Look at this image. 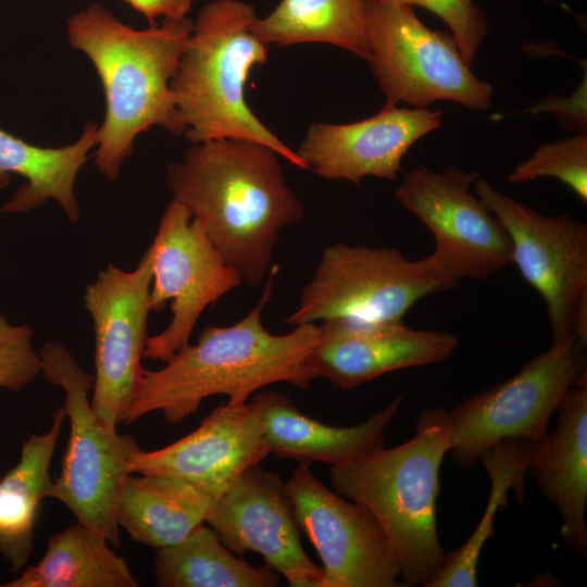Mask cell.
<instances>
[{"mask_svg": "<svg viewBox=\"0 0 587 587\" xmlns=\"http://www.w3.org/2000/svg\"><path fill=\"white\" fill-rule=\"evenodd\" d=\"M365 0H280L265 17H257L252 33L265 45L287 47L333 45L365 60L370 58Z\"/></svg>", "mask_w": 587, "mask_h": 587, "instance_id": "cell-25", "label": "cell"}, {"mask_svg": "<svg viewBox=\"0 0 587 587\" xmlns=\"http://www.w3.org/2000/svg\"><path fill=\"white\" fill-rule=\"evenodd\" d=\"M422 7L438 15L449 27L459 51L467 65L480 48L488 32L487 20L473 0H383Z\"/></svg>", "mask_w": 587, "mask_h": 587, "instance_id": "cell-30", "label": "cell"}, {"mask_svg": "<svg viewBox=\"0 0 587 587\" xmlns=\"http://www.w3.org/2000/svg\"><path fill=\"white\" fill-rule=\"evenodd\" d=\"M441 120L439 110L385 102L376 114L358 122L312 123L296 152L308 170L326 179L359 186L367 176L396 180L404 154Z\"/></svg>", "mask_w": 587, "mask_h": 587, "instance_id": "cell-16", "label": "cell"}, {"mask_svg": "<svg viewBox=\"0 0 587 587\" xmlns=\"http://www.w3.org/2000/svg\"><path fill=\"white\" fill-rule=\"evenodd\" d=\"M215 499L172 476L130 474L118 494L115 517L136 541L160 549L188 536L207 515Z\"/></svg>", "mask_w": 587, "mask_h": 587, "instance_id": "cell-23", "label": "cell"}, {"mask_svg": "<svg viewBox=\"0 0 587 587\" xmlns=\"http://www.w3.org/2000/svg\"><path fill=\"white\" fill-rule=\"evenodd\" d=\"M277 271L273 265L260 300L240 321L204 327L196 344L175 352L163 367L143 369L120 423L130 424L159 411L165 421L177 424L214 395H225L227 403L239 405L271 384L308 388L315 379L309 359L317 342L319 325H298L282 335L263 325V310L272 298Z\"/></svg>", "mask_w": 587, "mask_h": 587, "instance_id": "cell-2", "label": "cell"}, {"mask_svg": "<svg viewBox=\"0 0 587 587\" xmlns=\"http://www.w3.org/2000/svg\"><path fill=\"white\" fill-rule=\"evenodd\" d=\"M98 125L87 122L80 137L60 148L39 147L8 133L0 127V188L8 184L11 174L26 182L1 208L5 213H27L57 201L67 220L80 218L75 195L78 172L89 159V151L97 146Z\"/></svg>", "mask_w": 587, "mask_h": 587, "instance_id": "cell-21", "label": "cell"}, {"mask_svg": "<svg viewBox=\"0 0 587 587\" xmlns=\"http://www.w3.org/2000/svg\"><path fill=\"white\" fill-rule=\"evenodd\" d=\"M586 347L573 335L553 341L512 377L448 411L452 461L472 470L505 439L540 440L567 389L587 379Z\"/></svg>", "mask_w": 587, "mask_h": 587, "instance_id": "cell-8", "label": "cell"}, {"mask_svg": "<svg viewBox=\"0 0 587 587\" xmlns=\"http://www.w3.org/2000/svg\"><path fill=\"white\" fill-rule=\"evenodd\" d=\"M154 580L161 587H274L279 574L236 557L204 523L180 541L157 550Z\"/></svg>", "mask_w": 587, "mask_h": 587, "instance_id": "cell-26", "label": "cell"}, {"mask_svg": "<svg viewBox=\"0 0 587 587\" xmlns=\"http://www.w3.org/2000/svg\"><path fill=\"white\" fill-rule=\"evenodd\" d=\"M479 172L450 165L444 172L411 170L395 199L430 232L434 253L460 279L485 280L512 264L507 230L471 187Z\"/></svg>", "mask_w": 587, "mask_h": 587, "instance_id": "cell-11", "label": "cell"}, {"mask_svg": "<svg viewBox=\"0 0 587 587\" xmlns=\"http://www.w3.org/2000/svg\"><path fill=\"white\" fill-rule=\"evenodd\" d=\"M143 15L151 25L160 17L163 20L183 18L191 10L195 0H123Z\"/></svg>", "mask_w": 587, "mask_h": 587, "instance_id": "cell-31", "label": "cell"}, {"mask_svg": "<svg viewBox=\"0 0 587 587\" xmlns=\"http://www.w3.org/2000/svg\"><path fill=\"white\" fill-rule=\"evenodd\" d=\"M558 426L538 440L527 474L557 509L565 549L587 555V379L567 389L558 408Z\"/></svg>", "mask_w": 587, "mask_h": 587, "instance_id": "cell-19", "label": "cell"}, {"mask_svg": "<svg viewBox=\"0 0 587 587\" xmlns=\"http://www.w3.org/2000/svg\"><path fill=\"white\" fill-rule=\"evenodd\" d=\"M583 95H586V76L584 78V83L580 84V86L577 88L576 92L569 99H555V100H548L546 99L541 103H538L536 107L533 108L534 111H552L557 114L560 123L562 125H565L564 127L571 128V129H586V111H578L573 110L572 104L575 101H578L577 99L579 97H583ZM584 98V97H583ZM586 99V98H585Z\"/></svg>", "mask_w": 587, "mask_h": 587, "instance_id": "cell-32", "label": "cell"}, {"mask_svg": "<svg viewBox=\"0 0 587 587\" xmlns=\"http://www.w3.org/2000/svg\"><path fill=\"white\" fill-rule=\"evenodd\" d=\"M279 158L255 140L222 138L191 143L166 170L172 200L252 287L267 277L283 228L303 216Z\"/></svg>", "mask_w": 587, "mask_h": 587, "instance_id": "cell-1", "label": "cell"}, {"mask_svg": "<svg viewBox=\"0 0 587 587\" xmlns=\"http://www.w3.org/2000/svg\"><path fill=\"white\" fill-rule=\"evenodd\" d=\"M108 537L76 521L48 539L38 563L4 587H137L128 563Z\"/></svg>", "mask_w": 587, "mask_h": 587, "instance_id": "cell-24", "label": "cell"}, {"mask_svg": "<svg viewBox=\"0 0 587 587\" xmlns=\"http://www.w3.org/2000/svg\"><path fill=\"white\" fill-rule=\"evenodd\" d=\"M40 371L32 326L13 324L0 313V388L20 391L32 384Z\"/></svg>", "mask_w": 587, "mask_h": 587, "instance_id": "cell-29", "label": "cell"}, {"mask_svg": "<svg viewBox=\"0 0 587 587\" xmlns=\"http://www.w3.org/2000/svg\"><path fill=\"white\" fill-rule=\"evenodd\" d=\"M66 420L63 407L50 428L23 441L17 463L0 478V554L15 575L27 565L42 500L50 498L54 479L50 465Z\"/></svg>", "mask_w": 587, "mask_h": 587, "instance_id": "cell-22", "label": "cell"}, {"mask_svg": "<svg viewBox=\"0 0 587 587\" xmlns=\"http://www.w3.org/2000/svg\"><path fill=\"white\" fill-rule=\"evenodd\" d=\"M537 441L505 439L478 457L491 487L486 508L470 537L455 550L446 553L445 563L428 587H476L478 561L486 541L494 535L496 514L508 503V492L514 490L519 502L525 498V476L533 448Z\"/></svg>", "mask_w": 587, "mask_h": 587, "instance_id": "cell-27", "label": "cell"}, {"mask_svg": "<svg viewBox=\"0 0 587 587\" xmlns=\"http://www.w3.org/2000/svg\"><path fill=\"white\" fill-rule=\"evenodd\" d=\"M414 436L394 448L330 466L340 496L366 507L382 526L402 586L428 587L446 552L437 532L439 472L449 449V416L441 407L424 409Z\"/></svg>", "mask_w": 587, "mask_h": 587, "instance_id": "cell-4", "label": "cell"}, {"mask_svg": "<svg viewBox=\"0 0 587 587\" xmlns=\"http://www.w3.org/2000/svg\"><path fill=\"white\" fill-rule=\"evenodd\" d=\"M541 177L559 179L582 201H587V135L559 139L539 146L527 160L510 173L511 184L533 182Z\"/></svg>", "mask_w": 587, "mask_h": 587, "instance_id": "cell-28", "label": "cell"}, {"mask_svg": "<svg viewBox=\"0 0 587 587\" xmlns=\"http://www.w3.org/2000/svg\"><path fill=\"white\" fill-rule=\"evenodd\" d=\"M0 586H2V585L0 584Z\"/></svg>", "mask_w": 587, "mask_h": 587, "instance_id": "cell-33", "label": "cell"}, {"mask_svg": "<svg viewBox=\"0 0 587 587\" xmlns=\"http://www.w3.org/2000/svg\"><path fill=\"white\" fill-rule=\"evenodd\" d=\"M192 25L187 16L136 29L100 3L67 20L68 42L89 58L103 86L105 115L98 126L95 164L108 179L120 177L142 132L161 126L175 136L185 134L171 80Z\"/></svg>", "mask_w": 587, "mask_h": 587, "instance_id": "cell-3", "label": "cell"}, {"mask_svg": "<svg viewBox=\"0 0 587 587\" xmlns=\"http://www.w3.org/2000/svg\"><path fill=\"white\" fill-rule=\"evenodd\" d=\"M151 254L132 271L108 264L84 292L95 333L90 403L101 424L117 432L120 416L143 371L141 358L151 312Z\"/></svg>", "mask_w": 587, "mask_h": 587, "instance_id": "cell-13", "label": "cell"}, {"mask_svg": "<svg viewBox=\"0 0 587 587\" xmlns=\"http://www.w3.org/2000/svg\"><path fill=\"white\" fill-rule=\"evenodd\" d=\"M205 523L235 554L258 552L291 587H322L323 571L303 550L289 492L279 475L250 466L211 507Z\"/></svg>", "mask_w": 587, "mask_h": 587, "instance_id": "cell-15", "label": "cell"}, {"mask_svg": "<svg viewBox=\"0 0 587 587\" xmlns=\"http://www.w3.org/2000/svg\"><path fill=\"white\" fill-rule=\"evenodd\" d=\"M475 192L511 241L512 264L542 298L552 342L572 335L587 296V224L567 214L545 215L480 177Z\"/></svg>", "mask_w": 587, "mask_h": 587, "instance_id": "cell-12", "label": "cell"}, {"mask_svg": "<svg viewBox=\"0 0 587 587\" xmlns=\"http://www.w3.org/2000/svg\"><path fill=\"white\" fill-rule=\"evenodd\" d=\"M267 454L260 410L251 400L215 408L193 432L161 449L138 448L128 460V470L183 479L216 500Z\"/></svg>", "mask_w": 587, "mask_h": 587, "instance_id": "cell-17", "label": "cell"}, {"mask_svg": "<svg viewBox=\"0 0 587 587\" xmlns=\"http://www.w3.org/2000/svg\"><path fill=\"white\" fill-rule=\"evenodd\" d=\"M401 394L365 422L332 426L307 416L285 395L262 391L251 400L261 415L263 439L268 450L299 463L341 464L364 458L385 447V432L398 414Z\"/></svg>", "mask_w": 587, "mask_h": 587, "instance_id": "cell-20", "label": "cell"}, {"mask_svg": "<svg viewBox=\"0 0 587 587\" xmlns=\"http://www.w3.org/2000/svg\"><path fill=\"white\" fill-rule=\"evenodd\" d=\"M286 487L297 524L321 559L322 587L402 586L386 535L366 507L328 489L310 463H299Z\"/></svg>", "mask_w": 587, "mask_h": 587, "instance_id": "cell-14", "label": "cell"}, {"mask_svg": "<svg viewBox=\"0 0 587 587\" xmlns=\"http://www.w3.org/2000/svg\"><path fill=\"white\" fill-rule=\"evenodd\" d=\"M459 284L434 252L413 261L396 248L337 242L322 252L285 322L298 326L329 320L398 321L421 299Z\"/></svg>", "mask_w": 587, "mask_h": 587, "instance_id": "cell-6", "label": "cell"}, {"mask_svg": "<svg viewBox=\"0 0 587 587\" xmlns=\"http://www.w3.org/2000/svg\"><path fill=\"white\" fill-rule=\"evenodd\" d=\"M364 3L367 63L386 102L427 108L451 101L472 110L491 105V85L471 71L450 34L424 25L414 7L383 0Z\"/></svg>", "mask_w": 587, "mask_h": 587, "instance_id": "cell-9", "label": "cell"}, {"mask_svg": "<svg viewBox=\"0 0 587 587\" xmlns=\"http://www.w3.org/2000/svg\"><path fill=\"white\" fill-rule=\"evenodd\" d=\"M151 254V312L171 301L172 319L159 334L147 338L143 358L167 361L189 344L203 311L242 284L207 236L201 224L171 200L148 248Z\"/></svg>", "mask_w": 587, "mask_h": 587, "instance_id": "cell-10", "label": "cell"}, {"mask_svg": "<svg viewBox=\"0 0 587 587\" xmlns=\"http://www.w3.org/2000/svg\"><path fill=\"white\" fill-rule=\"evenodd\" d=\"M252 4L213 0L204 4L171 80V90L191 142L222 138L250 139L308 170L295 150L272 133L246 102L251 70L267 60L268 46L252 33Z\"/></svg>", "mask_w": 587, "mask_h": 587, "instance_id": "cell-5", "label": "cell"}, {"mask_svg": "<svg viewBox=\"0 0 587 587\" xmlns=\"http://www.w3.org/2000/svg\"><path fill=\"white\" fill-rule=\"evenodd\" d=\"M40 375L62 388L63 409L70 422L67 446L61 472L50 498L63 503L76 521L104 534L118 547L116 502L125 479L132 474L128 460L139 447L129 435L107 429L96 416L89 394L93 376L60 342H47L39 350Z\"/></svg>", "mask_w": 587, "mask_h": 587, "instance_id": "cell-7", "label": "cell"}, {"mask_svg": "<svg viewBox=\"0 0 587 587\" xmlns=\"http://www.w3.org/2000/svg\"><path fill=\"white\" fill-rule=\"evenodd\" d=\"M459 346L447 332L415 329L402 320L324 321L309 366L339 389H351L382 375L446 361Z\"/></svg>", "mask_w": 587, "mask_h": 587, "instance_id": "cell-18", "label": "cell"}]
</instances>
